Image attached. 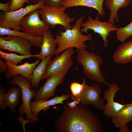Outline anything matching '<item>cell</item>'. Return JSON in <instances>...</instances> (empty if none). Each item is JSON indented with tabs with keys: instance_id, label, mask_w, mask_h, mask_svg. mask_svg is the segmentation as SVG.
I'll return each mask as SVG.
<instances>
[{
	"instance_id": "obj_11",
	"label": "cell",
	"mask_w": 132,
	"mask_h": 132,
	"mask_svg": "<svg viewBox=\"0 0 132 132\" xmlns=\"http://www.w3.org/2000/svg\"><path fill=\"white\" fill-rule=\"evenodd\" d=\"M0 37V48L17 52L22 55H30L31 45L25 39L20 37L7 35Z\"/></svg>"
},
{
	"instance_id": "obj_35",
	"label": "cell",
	"mask_w": 132,
	"mask_h": 132,
	"mask_svg": "<svg viewBox=\"0 0 132 132\" xmlns=\"http://www.w3.org/2000/svg\"><path fill=\"white\" fill-rule=\"evenodd\" d=\"M32 2L35 4H36L39 1L41 0H43L45 2L47 0H30Z\"/></svg>"
},
{
	"instance_id": "obj_31",
	"label": "cell",
	"mask_w": 132,
	"mask_h": 132,
	"mask_svg": "<svg viewBox=\"0 0 132 132\" xmlns=\"http://www.w3.org/2000/svg\"><path fill=\"white\" fill-rule=\"evenodd\" d=\"M8 67L5 62L3 61L1 59L0 60V73L2 74L5 73L7 70Z\"/></svg>"
},
{
	"instance_id": "obj_24",
	"label": "cell",
	"mask_w": 132,
	"mask_h": 132,
	"mask_svg": "<svg viewBox=\"0 0 132 132\" xmlns=\"http://www.w3.org/2000/svg\"><path fill=\"white\" fill-rule=\"evenodd\" d=\"M38 54L20 55L13 53H7L0 50V58L3 59L6 62L12 64L17 65L18 63H22V60L25 59L33 57H37Z\"/></svg>"
},
{
	"instance_id": "obj_34",
	"label": "cell",
	"mask_w": 132,
	"mask_h": 132,
	"mask_svg": "<svg viewBox=\"0 0 132 132\" xmlns=\"http://www.w3.org/2000/svg\"><path fill=\"white\" fill-rule=\"evenodd\" d=\"M118 132H130L131 131L128 128V126L127 124L122 126L120 127Z\"/></svg>"
},
{
	"instance_id": "obj_21",
	"label": "cell",
	"mask_w": 132,
	"mask_h": 132,
	"mask_svg": "<svg viewBox=\"0 0 132 132\" xmlns=\"http://www.w3.org/2000/svg\"><path fill=\"white\" fill-rule=\"evenodd\" d=\"M115 127L119 128L132 120V103L125 104L111 118Z\"/></svg>"
},
{
	"instance_id": "obj_29",
	"label": "cell",
	"mask_w": 132,
	"mask_h": 132,
	"mask_svg": "<svg viewBox=\"0 0 132 132\" xmlns=\"http://www.w3.org/2000/svg\"><path fill=\"white\" fill-rule=\"evenodd\" d=\"M5 90L4 88L0 89V109L2 110L6 109L7 107L6 105L4 102V95Z\"/></svg>"
},
{
	"instance_id": "obj_33",
	"label": "cell",
	"mask_w": 132,
	"mask_h": 132,
	"mask_svg": "<svg viewBox=\"0 0 132 132\" xmlns=\"http://www.w3.org/2000/svg\"><path fill=\"white\" fill-rule=\"evenodd\" d=\"M67 103V105L70 108H74L76 106L77 104L80 103V102L79 100L75 99L73 100L71 102H66Z\"/></svg>"
},
{
	"instance_id": "obj_16",
	"label": "cell",
	"mask_w": 132,
	"mask_h": 132,
	"mask_svg": "<svg viewBox=\"0 0 132 132\" xmlns=\"http://www.w3.org/2000/svg\"><path fill=\"white\" fill-rule=\"evenodd\" d=\"M42 36L43 41L40 47L41 51L37 56L42 60L55 54L57 45L56 40L54 39L53 36L49 29L45 32Z\"/></svg>"
},
{
	"instance_id": "obj_13",
	"label": "cell",
	"mask_w": 132,
	"mask_h": 132,
	"mask_svg": "<svg viewBox=\"0 0 132 132\" xmlns=\"http://www.w3.org/2000/svg\"><path fill=\"white\" fill-rule=\"evenodd\" d=\"M120 90L118 85L113 83L109 85L108 88L103 93L104 98L107 101L106 108L104 111V115L107 118H111L125 105L114 100L115 94Z\"/></svg>"
},
{
	"instance_id": "obj_12",
	"label": "cell",
	"mask_w": 132,
	"mask_h": 132,
	"mask_svg": "<svg viewBox=\"0 0 132 132\" xmlns=\"http://www.w3.org/2000/svg\"><path fill=\"white\" fill-rule=\"evenodd\" d=\"M67 71L52 75L47 78L44 85L39 86V90L36 92L34 101L40 100H48L55 95V92L56 87L62 83Z\"/></svg>"
},
{
	"instance_id": "obj_28",
	"label": "cell",
	"mask_w": 132,
	"mask_h": 132,
	"mask_svg": "<svg viewBox=\"0 0 132 132\" xmlns=\"http://www.w3.org/2000/svg\"><path fill=\"white\" fill-rule=\"evenodd\" d=\"M64 0H47L45 2V5L50 7H59L62 6Z\"/></svg>"
},
{
	"instance_id": "obj_3",
	"label": "cell",
	"mask_w": 132,
	"mask_h": 132,
	"mask_svg": "<svg viewBox=\"0 0 132 132\" xmlns=\"http://www.w3.org/2000/svg\"><path fill=\"white\" fill-rule=\"evenodd\" d=\"M77 61L82 66L83 72L86 77L98 83H102L109 86L100 67L103 62L101 56L93 52H89L85 49L77 50Z\"/></svg>"
},
{
	"instance_id": "obj_1",
	"label": "cell",
	"mask_w": 132,
	"mask_h": 132,
	"mask_svg": "<svg viewBox=\"0 0 132 132\" xmlns=\"http://www.w3.org/2000/svg\"><path fill=\"white\" fill-rule=\"evenodd\" d=\"M62 114L56 119L57 132H104L100 120L87 107L82 105L70 108L64 104Z\"/></svg>"
},
{
	"instance_id": "obj_9",
	"label": "cell",
	"mask_w": 132,
	"mask_h": 132,
	"mask_svg": "<svg viewBox=\"0 0 132 132\" xmlns=\"http://www.w3.org/2000/svg\"><path fill=\"white\" fill-rule=\"evenodd\" d=\"M99 15L97 13L95 19H93L91 16H89L88 20L82 24L81 26L83 28L80 30V31L82 33L85 32L89 34L87 31L90 29L93 31L94 33L98 34L104 42V46L106 47L108 46L107 37L110 35V32L117 31L119 28L109 21L101 22L99 19Z\"/></svg>"
},
{
	"instance_id": "obj_14",
	"label": "cell",
	"mask_w": 132,
	"mask_h": 132,
	"mask_svg": "<svg viewBox=\"0 0 132 132\" xmlns=\"http://www.w3.org/2000/svg\"><path fill=\"white\" fill-rule=\"evenodd\" d=\"M40 59L33 63L26 62L20 66L14 65L6 61L8 68L4 73L5 77L10 79L18 75H21L26 77L31 82L33 71L40 63Z\"/></svg>"
},
{
	"instance_id": "obj_17",
	"label": "cell",
	"mask_w": 132,
	"mask_h": 132,
	"mask_svg": "<svg viewBox=\"0 0 132 132\" xmlns=\"http://www.w3.org/2000/svg\"><path fill=\"white\" fill-rule=\"evenodd\" d=\"M113 56L115 62L118 64H126L132 61V39L119 45Z\"/></svg>"
},
{
	"instance_id": "obj_8",
	"label": "cell",
	"mask_w": 132,
	"mask_h": 132,
	"mask_svg": "<svg viewBox=\"0 0 132 132\" xmlns=\"http://www.w3.org/2000/svg\"><path fill=\"white\" fill-rule=\"evenodd\" d=\"M75 51L73 47L68 48L62 52L59 55L49 61L41 80L47 79L50 76L68 71L73 63L72 56Z\"/></svg>"
},
{
	"instance_id": "obj_32",
	"label": "cell",
	"mask_w": 132,
	"mask_h": 132,
	"mask_svg": "<svg viewBox=\"0 0 132 132\" xmlns=\"http://www.w3.org/2000/svg\"><path fill=\"white\" fill-rule=\"evenodd\" d=\"M22 115L20 114L18 118V121L21 120L23 121V122H22V123L23 127V130L24 131V132H25V122L26 123H27L28 122H31L34 124H35L36 123V122L32 120H28L26 119V120H24V121L23 120V117L22 116Z\"/></svg>"
},
{
	"instance_id": "obj_22",
	"label": "cell",
	"mask_w": 132,
	"mask_h": 132,
	"mask_svg": "<svg viewBox=\"0 0 132 132\" xmlns=\"http://www.w3.org/2000/svg\"><path fill=\"white\" fill-rule=\"evenodd\" d=\"M21 93L20 88L14 87L10 88L4 95L5 103L13 113L15 112L16 106L20 104L19 99Z\"/></svg>"
},
{
	"instance_id": "obj_36",
	"label": "cell",
	"mask_w": 132,
	"mask_h": 132,
	"mask_svg": "<svg viewBox=\"0 0 132 132\" xmlns=\"http://www.w3.org/2000/svg\"><path fill=\"white\" fill-rule=\"evenodd\" d=\"M131 1H132V6H131V8L132 10V0H131Z\"/></svg>"
},
{
	"instance_id": "obj_23",
	"label": "cell",
	"mask_w": 132,
	"mask_h": 132,
	"mask_svg": "<svg viewBox=\"0 0 132 132\" xmlns=\"http://www.w3.org/2000/svg\"><path fill=\"white\" fill-rule=\"evenodd\" d=\"M52 56H49L42 60L38 66L33 71L30 85V88L35 87L36 89L38 88L40 81L45 72L47 64Z\"/></svg>"
},
{
	"instance_id": "obj_4",
	"label": "cell",
	"mask_w": 132,
	"mask_h": 132,
	"mask_svg": "<svg viewBox=\"0 0 132 132\" xmlns=\"http://www.w3.org/2000/svg\"><path fill=\"white\" fill-rule=\"evenodd\" d=\"M11 84L18 86L20 88L22 103L19 106L18 111L20 114H26V119L36 122L39 120L32 114L30 108L31 100L35 98L36 92L30 88L31 82L24 76L18 75L12 77L10 81Z\"/></svg>"
},
{
	"instance_id": "obj_10",
	"label": "cell",
	"mask_w": 132,
	"mask_h": 132,
	"mask_svg": "<svg viewBox=\"0 0 132 132\" xmlns=\"http://www.w3.org/2000/svg\"><path fill=\"white\" fill-rule=\"evenodd\" d=\"M39 15V9L28 13L21 22V30L33 36H42L50 27L40 19Z\"/></svg>"
},
{
	"instance_id": "obj_30",
	"label": "cell",
	"mask_w": 132,
	"mask_h": 132,
	"mask_svg": "<svg viewBox=\"0 0 132 132\" xmlns=\"http://www.w3.org/2000/svg\"><path fill=\"white\" fill-rule=\"evenodd\" d=\"M11 2H9L5 3H0V10L5 13H8L10 11V6Z\"/></svg>"
},
{
	"instance_id": "obj_2",
	"label": "cell",
	"mask_w": 132,
	"mask_h": 132,
	"mask_svg": "<svg viewBox=\"0 0 132 132\" xmlns=\"http://www.w3.org/2000/svg\"><path fill=\"white\" fill-rule=\"evenodd\" d=\"M84 17L83 16L78 19L71 29H67L64 32L59 29V34L57 33L55 39L58 45L55 53L56 56L68 48L74 47L79 50L88 47L84 42L91 40V35H83L80 31Z\"/></svg>"
},
{
	"instance_id": "obj_19",
	"label": "cell",
	"mask_w": 132,
	"mask_h": 132,
	"mask_svg": "<svg viewBox=\"0 0 132 132\" xmlns=\"http://www.w3.org/2000/svg\"><path fill=\"white\" fill-rule=\"evenodd\" d=\"M131 0H105V6L110 11L108 21L113 24L119 22L117 13L120 8H124L129 5Z\"/></svg>"
},
{
	"instance_id": "obj_25",
	"label": "cell",
	"mask_w": 132,
	"mask_h": 132,
	"mask_svg": "<svg viewBox=\"0 0 132 132\" xmlns=\"http://www.w3.org/2000/svg\"><path fill=\"white\" fill-rule=\"evenodd\" d=\"M132 35V20L125 26L119 28L116 32L117 40L122 43H123Z\"/></svg>"
},
{
	"instance_id": "obj_27",
	"label": "cell",
	"mask_w": 132,
	"mask_h": 132,
	"mask_svg": "<svg viewBox=\"0 0 132 132\" xmlns=\"http://www.w3.org/2000/svg\"><path fill=\"white\" fill-rule=\"evenodd\" d=\"M83 88V86L82 84L75 82L72 83L70 86L71 92V94L73 96L77 95L80 93Z\"/></svg>"
},
{
	"instance_id": "obj_18",
	"label": "cell",
	"mask_w": 132,
	"mask_h": 132,
	"mask_svg": "<svg viewBox=\"0 0 132 132\" xmlns=\"http://www.w3.org/2000/svg\"><path fill=\"white\" fill-rule=\"evenodd\" d=\"M105 0H64L62 6L67 8L77 6L92 8L97 10L99 15L103 17L105 11L103 8Z\"/></svg>"
},
{
	"instance_id": "obj_5",
	"label": "cell",
	"mask_w": 132,
	"mask_h": 132,
	"mask_svg": "<svg viewBox=\"0 0 132 132\" xmlns=\"http://www.w3.org/2000/svg\"><path fill=\"white\" fill-rule=\"evenodd\" d=\"M82 84L83 88L80 93L76 96L70 94V99L79 100L82 105L86 106L91 104L97 109L104 111L106 104L104 99L100 97L101 89L98 83H95L89 86L86 83L85 78L84 77Z\"/></svg>"
},
{
	"instance_id": "obj_7",
	"label": "cell",
	"mask_w": 132,
	"mask_h": 132,
	"mask_svg": "<svg viewBox=\"0 0 132 132\" xmlns=\"http://www.w3.org/2000/svg\"><path fill=\"white\" fill-rule=\"evenodd\" d=\"M45 5V2L41 0L35 4H31L15 11L8 13L0 11V27L20 31L23 18L30 11Z\"/></svg>"
},
{
	"instance_id": "obj_15",
	"label": "cell",
	"mask_w": 132,
	"mask_h": 132,
	"mask_svg": "<svg viewBox=\"0 0 132 132\" xmlns=\"http://www.w3.org/2000/svg\"><path fill=\"white\" fill-rule=\"evenodd\" d=\"M70 99L69 95L65 94L61 96H57L54 98L46 100H40L36 101H31L30 108L32 114L35 117L37 118L39 112L42 110L45 111L50 109L51 106L59 104L63 105V101Z\"/></svg>"
},
{
	"instance_id": "obj_26",
	"label": "cell",
	"mask_w": 132,
	"mask_h": 132,
	"mask_svg": "<svg viewBox=\"0 0 132 132\" xmlns=\"http://www.w3.org/2000/svg\"><path fill=\"white\" fill-rule=\"evenodd\" d=\"M30 0H9L11 2L10 5V11H15L22 8L25 3H29Z\"/></svg>"
},
{
	"instance_id": "obj_6",
	"label": "cell",
	"mask_w": 132,
	"mask_h": 132,
	"mask_svg": "<svg viewBox=\"0 0 132 132\" xmlns=\"http://www.w3.org/2000/svg\"><path fill=\"white\" fill-rule=\"evenodd\" d=\"M66 8L63 6L56 8L45 5L39 9V11L42 20L49 27L54 28L57 25H61L66 30L71 28V23L75 19L65 12Z\"/></svg>"
},
{
	"instance_id": "obj_20",
	"label": "cell",
	"mask_w": 132,
	"mask_h": 132,
	"mask_svg": "<svg viewBox=\"0 0 132 132\" xmlns=\"http://www.w3.org/2000/svg\"><path fill=\"white\" fill-rule=\"evenodd\" d=\"M11 35L21 37L26 39L32 45L39 47L41 46L43 41L42 36H36L24 32L13 29L0 27V36Z\"/></svg>"
}]
</instances>
